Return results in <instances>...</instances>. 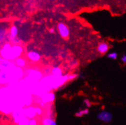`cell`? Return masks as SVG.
<instances>
[{
    "instance_id": "6da1fadb",
    "label": "cell",
    "mask_w": 126,
    "mask_h": 125,
    "mask_svg": "<svg viewBox=\"0 0 126 125\" xmlns=\"http://www.w3.org/2000/svg\"><path fill=\"white\" fill-rule=\"evenodd\" d=\"M12 46L10 43H5L0 50V57L1 58L11 60V50Z\"/></svg>"
},
{
    "instance_id": "7a4b0ae2",
    "label": "cell",
    "mask_w": 126,
    "mask_h": 125,
    "mask_svg": "<svg viewBox=\"0 0 126 125\" xmlns=\"http://www.w3.org/2000/svg\"><path fill=\"white\" fill-rule=\"evenodd\" d=\"M16 66L14 62H10L9 60H4L1 58L0 62V68L1 71H5V72H10L12 70L14 69Z\"/></svg>"
},
{
    "instance_id": "3957f363",
    "label": "cell",
    "mask_w": 126,
    "mask_h": 125,
    "mask_svg": "<svg viewBox=\"0 0 126 125\" xmlns=\"http://www.w3.org/2000/svg\"><path fill=\"white\" fill-rule=\"evenodd\" d=\"M23 48L20 45H14L12 46L11 50V60L16 59L21 56L23 53Z\"/></svg>"
},
{
    "instance_id": "277c9868",
    "label": "cell",
    "mask_w": 126,
    "mask_h": 125,
    "mask_svg": "<svg viewBox=\"0 0 126 125\" xmlns=\"http://www.w3.org/2000/svg\"><path fill=\"white\" fill-rule=\"evenodd\" d=\"M57 30L59 35L62 38H67L69 35L68 27L63 23H59L57 25Z\"/></svg>"
},
{
    "instance_id": "5b68a950",
    "label": "cell",
    "mask_w": 126,
    "mask_h": 125,
    "mask_svg": "<svg viewBox=\"0 0 126 125\" xmlns=\"http://www.w3.org/2000/svg\"><path fill=\"white\" fill-rule=\"evenodd\" d=\"M21 111H22L23 115L28 118V119L34 118V117L37 115L35 112V107L33 106H29L26 108H24V109H21Z\"/></svg>"
},
{
    "instance_id": "8992f818",
    "label": "cell",
    "mask_w": 126,
    "mask_h": 125,
    "mask_svg": "<svg viewBox=\"0 0 126 125\" xmlns=\"http://www.w3.org/2000/svg\"><path fill=\"white\" fill-rule=\"evenodd\" d=\"M97 118H98L99 120L102 121V122H105V123H109V122H111V120H112L113 115L109 112L104 111H102L101 112L98 113Z\"/></svg>"
},
{
    "instance_id": "52a82bcc",
    "label": "cell",
    "mask_w": 126,
    "mask_h": 125,
    "mask_svg": "<svg viewBox=\"0 0 126 125\" xmlns=\"http://www.w3.org/2000/svg\"><path fill=\"white\" fill-rule=\"evenodd\" d=\"M55 99H56L55 94L53 92H50L44 93L41 97L42 101L45 104L46 103H52L54 101Z\"/></svg>"
},
{
    "instance_id": "ba28073f",
    "label": "cell",
    "mask_w": 126,
    "mask_h": 125,
    "mask_svg": "<svg viewBox=\"0 0 126 125\" xmlns=\"http://www.w3.org/2000/svg\"><path fill=\"white\" fill-rule=\"evenodd\" d=\"M12 80L9 72L0 71V84H6Z\"/></svg>"
},
{
    "instance_id": "9c48e42d",
    "label": "cell",
    "mask_w": 126,
    "mask_h": 125,
    "mask_svg": "<svg viewBox=\"0 0 126 125\" xmlns=\"http://www.w3.org/2000/svg\"><path fill=\"white\" fill-rule=\"evenodd\" d=\"M68 81V75H63L60 78H56V82H55L54 86L53 89H56L61 86L63 85L66 81Z\"/></svg>"
},
{
    "instance_id": "30bf717a",
    "label": "cell",
    "mask_w": 126,
    "mask_h": 125,
    "mask_svg": "<svg viewBox=\"0 0 126 125\" xmlns=\"http://www.w3.org/2000/svg\"><path fill=\"white\" fill-rule=\"evenodd\" d=\"M27 57L32 62H37L40 60L41 56L38 52L35 51H30L27 53Z\"/></svg>"
},
{
    "instance_id": "8fae6325",
    "label": "cell",
    "mask_w": 126,
    "mask_h": 125,
    "mask_svg": "<svg viewBox=\"0 0 126 125\" xmlns=\"http://www.w3.org/2000/svg\"><path fill=\"white\" fill-rule=\"evenodd\" d=\"M42 73L38 71H36V70H32V71H29V74L28 75V77L30 78L31 80H40L42 77Z\"/></svg>"
},
{
    "instance_id": "7c38bea8",
    "label": "cell",
    "mask_w": 126,
    "mask_h": 125,
    "mask_svg": "<svg viewBox=\"0 0 126 125\" xmlns=\"http://www.w3.org/2000/svg\"><path fill=\"white\" fill-rule=\"evenodd\" d=\"M12 117L14 118V123H16V124H18V123L20 122V121L21 120V118H23L24 116L23 115L22 111H21V109L20 110H16L15 111H14L12 113Z\"/></svg>"
},
{
    "instance_id": "4fadbf2b",
    "label": "cell",
    "mask_w": 126,
    "mask_h": 125,
    "mask_svg": "<svg viewBox=\"0 0 126 125\" xmlns=\"http://www.w3.org/2000/svg\"><path fill=\"white\" fill-rule=\"evenodd\" d=\"M97 51L101 54H105L109 50V46L106 43H101L98 44Z\"/></svg>"
},
{
    "instance_id": "5bb4252c",
    "label": "cell",
    "mask_w": 126,
    "mask_h": 125,
    "mask_svg": "<svg viewBox=\"0 0 126 125\" xmlns=\"http://www.w3.org/2000/svg\"><path fill=\"white\" fill-rule=\"evenodd\" d=\"M15 65L16 66V67H24L26 66V60L24 58H21V57H19L16 59L15 60Z\"/></svg>"
},
{
    "instance_id": "9a60e30c",
    "label": "cell",
    "mask_w": 126,
    "mask_h": 125,
    "mask_svg": "<svg viewBox=\"0 0 126 125\" xmlns=\"http://www.w3.org/2000/svg\"><path fill=\"white\" fill-rule=\"evenodd\" d=\"M51 73H52V75H53L56 78H60L63 76L62 71L59 67H55L52 68L51 69Z\"/></svg>"
},
{
    "instance_id": "2e32d148",
    "label": "cell",
    "mask_w": 126,
    "mask_h": 125,
    "mask_svg": "<svg viewBox=\"0 0 126 125\" xmlns=\"http://www.w3.org/2000/svg\"><path fill=\"white\" fill-rule=\"evenodd\" d=\"M42 125H57L56 121L51 117H45L42 121Z\"/></svg>"
},
{
    "instance_id": "e0dca14e",
    "label": "cell",
    "mask_w": 126,
    "mask_h": 125,
    "mask_svg": "<svg viewBox=\"0 0 126 125\" xmlns=\"http://www.w3.org/2000/svg\"><path fill=\"white\" fill-rule=\"evenodd\" d=\"M18 35V29L15 25H12L10 29V36L11 38H15Z\"/></svg>"
},
{
    "instance_id": "ac0fdd59",
    "label": "cell",
    "mask_w": 126,
    "mask_h": 125,
    "mask_svg": "<svg viewBox=\"0 0 126 125\" xmlns=\"http://www.w3.org/2000/svg\"><path fill=\"white\" fill-rule=\"evenodd\" d=\"M88 112H89V111H88V109H83V110H81L80 111L78 112L75 113V116L76 117H82L84 115H87L88 114Z\"/></svg>"
},
{
    "instance_id": "d6986e66",
    "label": "cell",
    "mask_w": 126,
    "mask_h": 125,
    "mask_svg": "<svg viewBox=\"0 0 126 125\" xmlns=\"http://www.w3.org/2000/svg\"><path fill=\"white\" fill-rule=\"evenodd\" d=\"M18 125H29V119L26 117H23Z\"/></svg>"
},
{
    "instance_id": "ffe728a7",
    "label": "cell",
    "mask_w": 126,
    "mask_h": 125,
    "mask_svg": "<svg viewBox=\"0 0 126 125\" xmlns=\"http://www.w3.org/2000/svg\"><path fill=\"white\" fill-rule=\"evenodd\" d=\"M117 56H118V54L116 52H112V53H110L108 55V58L112 60H115L116 59Z\"/></svg>"
},
{
    "instance_id": "44dd1931",
    "label": "cell",
    "mask_w": 126,
    "mask_h": 125,
    "mask_svg": "<svg viewBox=\"0 0 126 125\" xmlns=\"http://www.w3.org/2000/svg\"><path fill=\"white\" fill-rule=\"evenodd\" d=\"M35 109L36 114L38 115H42L43 113V110L40 107H35Z\"/></svg>"
},
{
    "instance_id": "7402d4cb",
    "label": "cell",
    "mask_w": 126,
    "mask_h": 125,
    "mask_svg": "<svg viewBox=\"0 0 126 125\" xmlns=\"http://www.w3.org/2000/svg\"><path fill=\"white\" fill-rule=\"evenodd\" d=\"M29 125H37V121L35 118L29 119Z\"/></svg>"
},
{
    "instance_id": "603a6c76",
    "label": "cell",
    "mask_w": 126,
    "mask_h": 125,
    "mask_svg": "<svg viewBox=\"0 0 126 125\" xmlns=\"http://www.w3.org/2000/svg\"><path fill=\"white\" fill-rule=\"evenodd\" d=\"M78 76V74H71L68 75V80H73L75 79Z\"/></svg>"
},
{
    "instance_id": "cb8c5ba5",
    "label": "cell",
    "mask_w": 126,
    "mask_h": 125,
    "mask_svg": "<svg viewBox=\"0 0 126 125\" xmlns=\"http://www.w3.org/2000/svg\"><path fill=\"white\" fill-rule=\"evenodd\" d=\"M83 102H84V103L85 104L86 106H87V108H90V107H91V106H92V103H91L90 101L88 100V99H85Z\"/></svg>"
},
{
    "instance_id": "d4e9b609",
    "label": "cell",
    "mask_w": 126,
    "mask_h": 125,
    "mask_svg": "<svg viewBox=\"0 0 126 125\" xmlns=\"http://www.w3.org/2000/svg\"><path fill=\"white\" fill-rule=\"evenodd\" d=\"M121 60L123 62H124V63H126V55H124L122 57Z\"/></svg>"
},
{
    "instance_id": "484cf974",
    "label": "cell",
    "mask_w": 126,
    "mask_h": 125,
    "mask_svg": "<svg viewBox=\"0 0 126 125\" xmlns=\"http://www.w3.org/2000/svg\"><path fill=\"white\" fill-rule=\"evenodd\" d=\"M49 32L51 34H54L55 32V29L54 28H51V29H49Z\"/></svg>"
},
{
    "instance_id": "4316f807",
    "label": "cell",
    "mask_w": 126,
    "mask_h": 125,
    "mask_svg": "<svg viewBox=\"0 0 126 125\" xmlns=\"http://www.w3.org/2000/svg\"><path fill=\"white\" fill-rule=\"evenodd\" d=\"M40 104H41V106H45V103H43L42 101H41Z\"/></svg>"
},
{
    "instance_id": "83f0119b",
    "label": "cell",
    "mask_w": 126,
    "mask_h": 125,
    "mask_svg": "<svg viewBox=\"0 0 126 125\" xmlns=\"http://www.w3.org/2000/svg\"><path fill=\"white\" fill-rule=\"evenodd\" d=\"M1 57H0V62H1Z\"/></svg>"
},
{
    "instance_id": "f1b7e54d",
    "label": "cell",
    "mask_w": 126,
    "mask_h": 125,
    "mask_svg": "<svg viewBox=\"0 0 126 125\" xmlns=\"http://www.w3.org/2000/svg\"><path fill=\"white\" fill-rule=\"evenodd\" d=\"M0 104H1V103H0Z\"/></svg>"
}]
</instances>
